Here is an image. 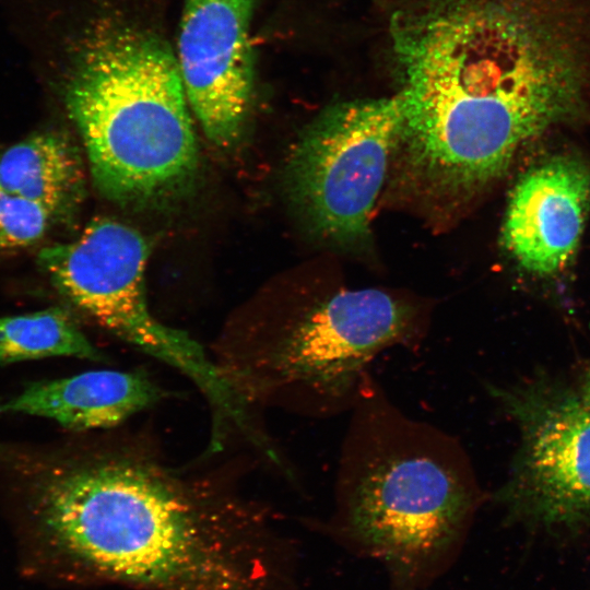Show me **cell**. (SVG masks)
I'll list each match as a JSON object with an SVG mask.
<instances>
[{
    "mask_svg": "<svg viewBox=\"0 0 590 590\" xmlns=\"http://www.w3.org/2000/svg\"><path fill=\"white\" fill-rule=\"evenodd\" d=\"M64 98L107 199L154 200L193 175L188 102L176 57L158 37L126 26L96 32L75 58Z\"/></svg>",
    "mask_w": 590,
    "mask_h": 590,
    "instance_id": "cell-4",
    "label": "cell"
},
{
    "mask_svg": "<svg viewBox=\"0 0 590 590\" xmlns=\"http://www.w3.org/2000/svg\"><path fill=\"white\" fill-rule=\"evenodd\" d=\"M83 434L32 480L35 530L52 562L145 590H262L256 564L270 512L232 463L174 465L143 428Z\"/></svg>",
    "mask_w": 590,
    "mask_h": 590,
    "instance_id": "cell-2",
    "label": "cell"
},
{
    "mask_svg": "<svg viewBox=\"0 0 590 590\" xmlns=\"http://www.w3.org/2000/svg\"><path fill=\"white\" fill-rule=\"evenodd\" d=\"M57 221L45 206L0 188V250L39 241Z\"/></svg>",
    "mask_w": 590,
    "mask_h": 590,
    "instance_id": "cell-14",
    "label": "cell"
},
{
    "mask_svg": "<svg viewBox=\"0 0 590 590\" xmlns=\"http://www.w3.org/2000/svg\"><path fill=\"white\" fill-rule=\"evenodd\" d=\"M350 411L334 485L337 526L399 578L411 577L464 533L479 503L472 472L455 438L406 415L369 373Z\"/></svg>",
    "mask_w": 590,
    "mask_h": 590,
    "instance_id": "cell-3",
    "label": "cell"
},
{
    "mask_svg": "<svg viewBox=\"0 0 590 590\" xmlns=\"http://www.w3.org/2000/svg\"><path fill=\"white\" fill-rule=\"evenodd\" d=\"M168 397L143 369H97L31 384L0 403L14 412L56 421L76 433L111 429Z\"/></svg>",
    "mask_w": 590,
    "mask_h": 590,
    "instance_id": "cell-11",
    "label": "cell"
},
{
    "mask_svg": "<svg viewBox=\"0 0 590 590\" xmlns=\"http://www.w3.org/2000/svg\"><path fill=\"white\" fill-rule=\"evenodd\" d=\"M489 393L516 425L518 445L494 494L511 521L576 533L590 523V410L576 387L546 374Z\"/></svg>",
    "mask_w": 590,
    "mask_h": 590,
    "instance_id": "cell-7",
    "label": "cell"
},
{
    "mask_svg": "<svg viewBox=\"0 0 590 590\" xmlns=\"http://www.w3.org/2000/svg\"><path fill=\"white\" fill-rule=\"evenodd\" d=\"M400 129L396 95L334 105L302 133L287 163L286 186L312 235L343 246L368 237Z\"/></svg>",
    "mask_w": 590,
    "mask_h": 590,
    "instance_id": "cell-8",
    "label": "cell"
},
{
    "mask_svg": "<svg viewBox=\"0 0 590 590\" xmlns=\"http://www.w3.org/2000/svg\"><path fill=\"white\" fill-rule=\"evenodd\" d=\"M253 0H186L176 61L187 102L217 146L239 137L252 98Z\"/></svg>",
    "mask_w": 590,
    "mask_h": 590,
    "instance_id": "cell-9",
    "label": "cell"
},
{
    "mask_svg": "<svg viewBox=\"0 0 590 590\" xmlns=\"http://www.w3.org/2000/svg\"><path fill=\"white\" fill-rule=\"evenodd\" d=\"M80 156L56 131L36 132L0 151V188L63 219L82 190Z\"/></svg>",
    "mask_w": 590,
    "mask_h": 590,
    "instance_id": "cell-12",
    "label": "cell"
},
{
    "mask_svg": "<svg viewBox=\"0 0 590 590\" xmlns=\"http://www.w3.org/2000/svg\"><path fill=\"white\" fill-rule=\"evenodd\" d=\"M590 208V167L573 155L530 168L512 189L503 243L522 269L538 276L562 271L578 247Z\"/></svg>",
    "mask_w": 590,
    "mask_h": 590,
    "instance_id": "cell-10",
    "label": "cell"
},
{
    "mask_svg": "<svg viewBox=\"0 0 590 590\" xmlns=\"http://www.w3.org/2000/svg\"><path fill=\"white\" fill-rule=\"evenodd\" d=\"M418 335L417 307L380 290L341 291L273 329L222 340L211 356L253 410L327 416L351 409L379 353Z\"/></svg>",
    "mask_w": 590,
    "mask_h": 590,
    "instance_id": "cell-5",
    "label": "cell"
},
{
    "mask_svg": "<svg viewBox=\"0 0 590 590\" xmlns=\"http://www.w3.org/2000/svg\"><path fill=\"white\" fill-rule=\"evenodd\" d=\"M145 239L114 220L91 223L74 240L44 248L38 263L55 287L103 330L189 378L211 413V433L245 427L250 410L221 375L212 356L187 332L150 311Z\"/></svg>",
    "mask_w": 590,
    "mask_h": 590,
    "instance_id": "cell-6",
    "label": "cell"
},
{
    "mask_svg": "<svg viewBox=\"0 0 590 590\" xmlns=\"http://www.w3.org/2000/svg\"><path fill=\"white\" fill-rule=\"evenodd\" d=\"M576 389L582 402L590 410V367H588L580 376Z\"/></svg>",
    "mask_w": 590,
    "mask_h": 590,
    "instance_id": "cell-15",
    "label": "cell"
},
{
    "mask_svg": "<svg viewBox=\"0 0 590 590\" xmlns=\"http://www.w3.org/2000/svg\"><path fill=\"white\" fill-rule=\"evenodd\" d=\"M52 356H72L101 364L110 362L63 308L0 317V363Z\"/></svg>",
    "mask_w": 590,
    "mask_h": 590,
    "instance_id": "cell-13",
    "label": "cell"
},
{
    "mask_svg": "<svg viewBox=\"0 0 590 590\" xmlns=\"http://www.w3.org/2000/svg\"><path fill=\"white\" fill-rule=\"evenodd\" d=\"M392 26L397 149L429 197L468 198L588 105L590 0H435Z\"/></svg>",
    "mask_w": 590,
    "mask_h": 590,
    "instance_id": "cell-1",
    "label": "cell"
}]
</instances>
